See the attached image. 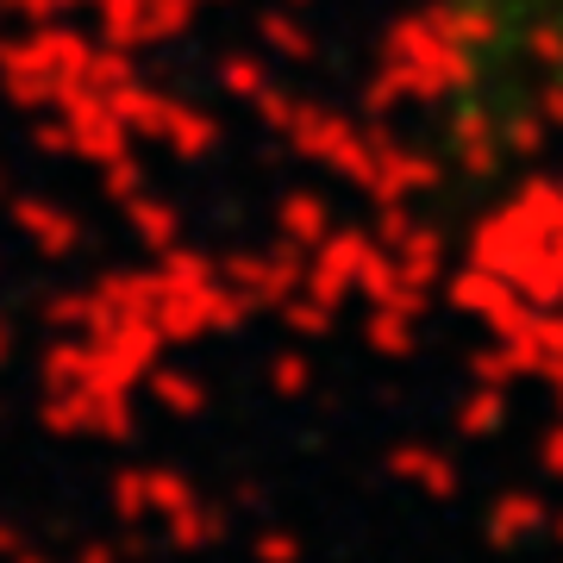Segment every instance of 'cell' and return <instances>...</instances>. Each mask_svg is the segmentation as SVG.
<instances>
[{
	"mask_svg": "<svg viewBox=\"0 0 563 563\" xmlns=\"http://www.w3.org/2000/svg\"><path fill=\"white\" fill-rule=\"evenodd\" d=\"M476 25L483 57L514 63L520 76L563 81V0H457Z\"/></svg>",
	"mask_w": 563,
	"mask_h": 563,
	"instance_id": "obj_1",
	"label": "cell"
}]
</instances>
